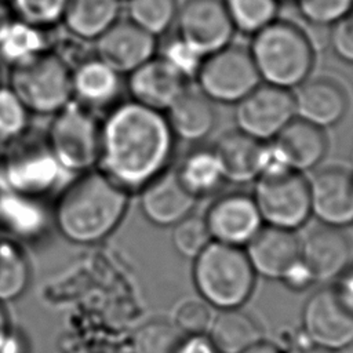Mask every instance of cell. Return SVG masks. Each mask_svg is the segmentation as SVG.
I'll use <instances>...</instances> for the list:
<instances>
[{
	"label": "cell",
	"instance_id": "obj_1",
	"mask_svg": "<svg viewBox=\"0 0 353 353\" xmlns=\"http://www.w3.org/2000/svg\"><path fill=\"white\" fill-rule=\"evenodd\" d=\"M175 135L167 117L135 101L117 103L101 123L99 170L128 193L168 170Z\"/></svg>",
	"mask_w": 353,
	"mask_h": 353
},
{
	"label": "cell",
	"instance_id": "obj_2",
	"mask_svg": "<svg viewBox=\"0 0 353 353\" xmlns=\"http://www.w3.org/2000/svg\"><path fill=\"white\" fill-rule=\"evenodd\" d=\"M128 196L101 170H91L63 188L52 221L66 240L94 244L119 228L128 208Z\"/></svg>",
	"mask_w": 353,
	"mask_h": 353
},
{
	"label": "cell",
	"instance_id": "obj_3",
	"mask_svg": "<svg viewBox=\"0 0 353 353\" xmlns=\"http://www.w3.org/2000/svg\"><path fill=\"white\" fill-rule=\"evenodd\" d=\"M250 52L262 83L292 90L309 79L314 46L303 29L276 19L255 34Z\"/></svg>",
	"mask_w": 353,
	"mask_h": 353
},
{
	"label": "cell",
	"instance_id": "obj_4",
	"mask_svg": "<svg viewBox=\"0 0 353 353\" xmlns=\"http://www.w3.org/2000/svg\"><path fill=\"white\" fill-rule=\"evenodd\" d=\"M193 261L194 285L208 303L236 309L247 301L256 273L243 248L212 240Z\"/></svg>",
	"mask_w": 353,
	"mask_h": 353
},
{
	"label": "cell",
	"instance_id": "obj_5",
	"mask_svg": "<svg viewBox=\"0 0 353 353\" xmlns=\"http://www.w3.org/2000/svg\"><path fill=\"white\" fill-rule=\"evenodd\" d=\"M8 87L30 113L43 116L55 114L73 99L72 69L51 51L12 66Z\"/></svg>",
	"mask_w": 353,
	"mask_h": 353
},
{
	"label": "cell",
	"instance_id": "obj_6",
	"mask_svg": "<svg viewBox=\"0 0 353 353\" xmlns=\"http://www.w3.org/2000/svg\"><path fill=\"white\" fill-rule=\"evenodd\" d=\"M52 116L46 142L59 164L68 172L94 170L101 150V123L94 110L72 99Z\"/></svg>",
	"mask_w": 353,
	"mask_h": 353
},
{
	"label": "cell",
	"instance_id": "obj_7",
	"mask_svg": "<svg viewBox=\"0 0 353 353\" xmlns=\"http://www.w3.org/2000/svg\"><path fill=\"white\" fill-rule=\"evenodd\" d=\"M196 80L212 102L234 105L262 83L250 50L236 44L207 55Z\"/></svg>",
	"mask_w": 353,
	"mask_h": 353
},
{
	"label": "cell",
	"instance_id": "obj_8",
	"mask_svg": "<svg viewBox=\"0 0 353 353\" xmlns=\"http://www.w3.org/2000/svg\"><path fill=\"white\" fill-rule=\"evenodd\" d=\"M251 194L265 225L295 232L312 215L309 179L302 172L256 178Z\"/></svg>",
	"mask_w": 353,
	"mask_h": 353
},
{
	"label": "cell",
	"instance_id": "obj_9",
	"mask_svg": "<svg viewBox=\"0 0 353 353\" xmlns=\"http://www.w3.org/2000/svg\"><path fill=\"white\" fill-rule=\"evenodd\" d=\"M22 139L14 143L3 164L6 179L14 192L44 200L61 188L68 171L59 164L46 139Z\"/></svg>",
	"mask_w": 353,
	"mask_h": 353
},
{
	"label": "cell",
	"instance_id": "obj_10",
	"mask_svg": "<svg viewBox=\"0 0 353 353\" xmlns=\"http://www.w3.org/2000/svg\"><path fill=\"white\" fill-rule=\"evenodd\" d=\"M292 119V91L268 83H261L236 103L237 130L261 142L274 139Z\"/></svg>",
	"mask_w": 353,
	"mask_h": 353
},
{
	"label": "cell",
	"instance_id": "obj_11",
	"mask_svg": "<svg viewBox=\"0 0 353 353\" xmlns=\"http://www.w3.org/2000/svg\"><path fill=\"white\" fill-rule=\"evenodd\" d=\"M303 324L307 338L331 350L353 342V303L336 287H324L305 305Z\"/></svg>",
	"mask_w": 353,
	"mask_h": 353
},
{
	"label": "cell",
	"instance_id": "obj_12",
	"mask_svg": "<svg viewBox=\"0 0 353 353\" xmlns=\"http://www.w3.org/2000/svg\"><path fill=\"white\" fill-rule=\"evenodd\" d=\"M175 22L178 36L205 57L230 44L234 33L223 0H185Z\"/></svg>",
	"mask_w": 353,
	"mask_h": 353
},
{
	"label": "cell",
	"instance_id": "obj_13",
	"mask_svg": "<svg viewBox=\"0 0 353 353\" xmlns=\"http://www.w3.org/2000/svg\"><path fill=\"white\" fill-rule=\"evenodd\" d=\"M204 221L211 239L243 248L265 225L252 194L232 192L219 196L207 210Z\"/></svg>",
	"mask_w": 353,
	"mask_h": 353
},
{
	"label": "cell",
	"instance_id": "obj_14",
	"mask_svg": "<svg viewBox=\"0 0 353 353\" xmlns=\"http://www.w3.org/2000/svg\"><path fill=\"white\" fill-rule=\"evenodd\" d=\"M312 214L321 225L343 229L353 225V172L332 165L309 179Z\"/></svg>",
	"mask_w": 353,
	"mask_h": 353
},
{
	"label": "cell",
	"instance_id": "obj_15",
	"mask_svg": "<svg viewBox=\"0 0 353 353\" xmlns=\"http://www.w3.org/2000/svg\"><path fill=\"white\" fill-rule=\"evenodd\" d=\"M97 58L119 74H130L153 58L156 37L134 22L117 21L97 39Z\"/></svg>",
	"mask_w": 353,
	"mask_h": 353
},
{
	"label": "cell",
	"instance_id": "obj_16",
	"mask_svg": "<svg viewBox=\"0 0 353 353\" xmlns=\"http://www.w3.org/2000/svg\"><path fill=\"white\" fill-rule=\"evenodd\" d=\"M141 210L157 226H174L192 214L197 199L188 192L175 170H165L141 190Z\"/></svg>",
	"mask_w": 353,
	"mask_h": 353
},
{
	"label": "cell",
	"instance_id": "obj_17",
	"mask_svg": "<svg viewBox=\"0 0 353 353\" xmlns=\"http://www.w3.org/2000/svg\"><path fill=\"white\" fill-rule=\"evenodd\" d=\"M295 117L325 130L339 123L347 110L343 87L330 77L307 79L295 88Z\"/></svg>",
	"mask_w": 353,
	"mask_h": 353
},
{
	"label": "cell",
	"instance_id": "obj_18",
	"mask_svg": "<svg viewBox=\"0 0 353 353\" xmlns=\"http://www.w3.org/2000/svg\"><path fill=\"white\" fill-rule=\"evenodd\" d=\"M128 76L132 101L159 112L167 110L188 88L186 80L161 57L150 58Z\"/></svg>",
	"mask_w": 353,
	"mask_h": 353
},
{
	"label": "cell",
	"instance_id": "obj_19",
	"mask_svg": "<svg viewBox=\"0 0 353 353\" xmlns=\"http://www.w3.org/2000/svg\"><path fill=\"white\" fill-rule=\"evenodd\" d=\"M301 256L316 281H327L341 276L349 268L352 248L342 229L321 225L301 241Z\"/></svg>",
	"mask_w": 353,
	"mask_h": 353
},
{
	"label": "cell",
	"instance_id": "obj_20",
	"mask_svg": "<svg viewBox=\"0 0 353 353\" xmlns=\"http://www.w3.org/2000/svg\"><path fill=\"white\" fill-rule=\"evenodd\" d=\"M245 248L255 273L268 279H281L301 256V240L295 232L269 225H263Z\"/></svg>",
	"mask_w": 353,
	"mask_h": 353
},
{
	"label": "cell",
	"instance_id": "obj_21",
	"mask_svg": "<svg viewBox=\"0 0 353 353\" xmlns=\"http://www.w3.org/2000/svg\"><path fill=\"white\" fill-rule=\"evenodd\" d=\"M120 88V74L97 57L79 62L72 70L73 101L91 110L113 105Z\"/></svg>",
	"mask_w": 353,
	"mask_h": 353
},
{
	"label": "cell",
	"instance_id": "obj_22",
	"mask_svg": "<svg viewBox=\"0 0 353 353\" xmlns=\"http://www.w3.org/2000/svg\"><path fill=\"white\" fill-rule=\"evenodd\" d=\"M50 226L43 200L28 197L12 189L0 203V230L18 243L41 239Z\"/></svg>",
	"mask_w": 353,
	"mask_h": 353
},
{
	"label": "cell",
	"instance_id": "obj_23",
	"mask_svg": "<svg viewBox=\"0 0 353 353\" xmlns=\"http://www.w3.org/2000/svg\"><path fill=\"white\" fill-rule=\"evenodd\" d=\"M167 121L175 138L199 142L215 127L216 113L212 101L201 91L186 88L165 110Z\"/></svg>",
	"mask_w": 353,
	"mask_h": 353
},
{
	"label": "cell",
	"instance_id": "obj_24",
	"mask_svg": "<svg viewBox=\"0 0 353 353\" xmlns=\"http://www.w3.org/2000/svg\"><path fill=\"white\" fill-rule=\"evenodd\" d=\"M274 141L284 152L291 168L302 174L317 167L328 149L324 130L298 117L292 119Z\"/></svg>",
	"mask_w": 353,
	"mask_h": 353
},
{
	"label": "cell",
	"instance_id": "obj_25",
	"mask_svg": "<svg viewBox=\"0 0 353 353\" xmlns=\"http://www.w3.org/2000/svg\"><path fill=\"white\" fill-rule=\"evenodd\" d=\"M261 141L240 130L222 134L212 146L223 170L226 182L247 183L258 178Z\"/></svg>",
	"mask_w": 353,
	"mask_h": 353
},
{
	"label": "cell",
	"instance_id": "obj_26",
	"mask_svg": "<svg viewBox=\"0 0 353 353\" xmlns=\"http://www.w3.org/2000/svg\"><path fill=\"white\" fill-rule=\"evenodd\" d=\"M121 0H68L62 22L72 36L97 40L119 21Z\"/></svg>",
	"mask_w": 353,
	"mask_h": 353
},
{
	"label": "cell",
	"instance_id": "obj_27",
	"mask_svg": "<svg viewBox=\"0 0 353 353\" xmlns=\"http://www.w3.org/2000/svg\"><path fill=\"white\" fill-rule=\"evenodd\" d=\"M179 181L196 199L218 192L226 182L214 148L190 150L175 170Z\"/></svg>",
	"mask_w": 353,
	"mask_h": 353
},
{
	"label": "cell",
	"instance_id": "obj_28",
	"mask_svg": "<svg viewBox=\"0 0 353 353\" xmlns=\"http://www.w3.org/2000/svg\"><path fill=\"white\" fill-rule=\"evenodd\" d=\"M259 338L256 323L237 309H225L210 327V339L222 353H241Z\"/></svg>",
	"mask_w": 353,
	"mask_h": 353
},
{
	"label": "cell",
	"instance_id": "obj_29",
	"mask_svg": "<svg viewBox=\"0 0 353 353\" xmlns=\"http://www.w3.org/2000/svg\"><path fill=\"white\" fill-rule=\"evenodd\" d=\"M46 32L12 18L0 40V58L12 68L48 51Z\"/></svg>",
	"mask_w": 353,
	"mask_h": 353
},
{
	"label": "cell",
	"instance_id": "obj_30",
	"mask_svg": "<svg viewBox=\"0 0 353 353\" xmlns=\"http://www.w3.org/2000/svg\"><path fill=\"white\" fill-rule=\"evenodd\" d=\"M30 269L19 243L0 237V302L19 296L29 283Z\"/></svg>",
	"mask_w": 353,
	"mask_h": 353
},
{
	"label": "cell",
	"instance_id": "obj_31",
	"mask_svg": "<svg viewBox=\"0 0 353 353\" xmlns=\"http://www.w3.org/2000/svg\"><path fill=\"white\" fill-rule=\"evenodd\" d=\"M178 10V0H127L130 21L154 37L172 26Z\"/></svg>",
	"mask_w": 353,
	"mask_h": 353
},
{
	"label": "cell",
	"instance_id": "obj_32",
	"mask_svg": "<svg viewBox=\"0 0 353 353\" xmlns=\"http://www.w3.org/2000/svg\"><path fill=\"white\" fill-rule=\"evenodd\" d=\"M234 30L255 34L277 19L280 0H223Z\"/></svg>",
	"mask_w": 353,
	"mask_h": 353
},
{
	"label": "cell",
	"instance_id": "obj_33",
	"mask_svg": "<svg viewBox=\"0 0 353 353\" xmlns=\"http://www.w3.org/2000/svg\"><path fill=\"white\" fill-rule=\"evenodd\" d=\"M185 334L175 321L150 320L134 335V353H179Z\"/></svg>",
	"mask_w": 353,
	"mask_h": 353
},
{
	"label": "cell",
	"instance_id": "obj_34",
	"mask_svg": "<svg viewBox=\"0 0 353 353\" xmlns=\"http://www.w3.org/2000/svg\"><path fill=\"white\" fill-rule=\"evenodd\" d=\"M30 112L10 87H0V145H14L29 128Z\"/></svg>",
	"mask_w": 353,
	"mask_h": 353
},
{
	"label": "cell",
	"instance_id": "obj_35",
	"mask_svg": "<svg viewBox=\"0 0 353 353\" xmlns=\"http://www.w3.org/2000/svg\"><path fill=\"white\" fill-rule=\"evenodd\" d=\"M68 0H8L15 19L43 30L62 22Z\"/></svg>",
	"mask_w": 353,
	"mask_h": 353
},
{
	"label": "cell",
	"instance_id": "obj_36",
	"mask_svg": "<svg viewBox=\"0 0 353 353\" xmlns=\"http://www.w3.org/2000/svg\"><path fill=\"white\" fill-rule=\"evenodd\" d=\"M172 228L171 240L182 256L194 259L212 241L204 216L190 214Z\"/></svg>",
	"mask_w": 353,
	"mask_h": 353
},
{
	"label": "cell",
	"instance_id": "obj_37",
	"mask_svg": "<svg viewBox=\"0 0 353 353\" xmlns=\"http://www.w3.org/2000/svg\"><path fill=\"white\" fill-rule=\"evenodd\" d=\"M302 18L320 28L332 26L353 11V0H295Z\"/></svg>",
	"mask_w": 353,
	"mask_h": 353
},
{
	"label": "cell",
	"instance_id": "obj_38",
	"mask_svg": "<svg viewBox=\"0 0 353 353\" xmlns=\"http://www.w3.org/2000/svg\"><path fill=\"white\" fill-rule=\"evenodd\" d=\"M161 58L188 81L196 79L205 55L178 36L164 46Z\"/></svg>",
	"mask_w": 353,
	"mask_h": 353
},
{
	"label": "cell",
	"instance_id": "obj_39",
	"mask_svg": "<svg viewBox=\"0 0 353 353\" xmlns=\"http://www.w3.org/2000/svg\"><path fill=\"white\" fill-rule=\"evenodd\" d=\"M174 321L183 334L203 335L211 327V310L201 301H185L176 309Z\"/></svg>",
	"mask_w": 353,
	"mask_h": 353
},
{
	"label": "cell",
	"instance_id": "obj_40",
	"mask_svg": "<svg viewBox=\"0 0 353 353\" xmlns=\"http://www.w3.org/2000/svg\"><path fill=\"white\" fill-rule=\"evenodd\" d=\"M330 46L338 58L353 63V11L331 26Z\"/></svg>",
	"mask_w": 353,
	"mask_h": 353
},
{
	"label": "cell",
	"instance_id": "obj_41",
	"mask_svg": "<svg viewBox=\"0 0 353 353\" xmlns=\"http://www.w3.org/2000/svg\"><path fill=\"white\" fill-rule=\"evenodd\" d=\"M283 283L290 287L291 290H305L307 288L313 281H316L310 268L306 265V262L299 256L281 276Z\"/></svg>",
	"mask_w": 353,
	"mask_h": 353
},
{
	"label": "cell",
	"instance_id": "obj_42",
	"mask_svg": "<svg viewBox=\"0 0 353 353\" xmlns=\"http://www.w3.org/2000/svg\"><path fill=\"white\" fill-rule=\"evenodd\" d=\"M179 353H219V350L214 346L210 338H204L203 335H190V338H185Z\"/></svg>",
	"mask_w": 353,
	"mask_h": 353
},
{
	"label": "cell",
	"instance_id": "obj_43",
	"mask_svg": "<svg viewBox=\"0 0 353 353\" xmlns=\"http://www.w3.org/2000/svg\"><path fill=\"white\" fill-rule=\"evenodd\" d=\"M336 287L353 303V268H347L341 274V280H339V284Z\"/></svg>",
	"mask_w": 353,
	"mask_h": 353
},
{
	"label": "cell",
	"instance_id": "obj_44",
	"mask_svg": "<svg viewBox=\"0 0 353 353\" xmlns=\"http://www.w3.org/2000/svg\"><path fill=\"white\" fill-rule=\"evenodd\" d=\"M12 18L14 17H12V14L10 11V7L6 6V3L0 0V40H1L3 34H4V32L7 30L8 25L11 23Z\"/></svg>",
	"mask_w": 353,
	"mask_h": 353
},
{
	"label": "cell",
	"instance_id": "obj_45",
	"mask_svg": "<svg viewBox=\"0 0 353 353\" xmlns=\"http://www.w3.org/2000/svg\"><path fill=\"white\" fill-rule=\"evenodd\" d=\"M241 353H281L280 349H277L274 345L268 343V342H256L252 346H250L248 349H245Z\"/></svg>",
	"mask_w": 353,
	"mask_h": 353
},
{
	"label": "cell",
	"instance_id": "obj_46",
	"mask_svg": "<svg viewBox=\"0 0 353 353\" xmlns=\"http://www.w3.org/2000/svg\"><path fill=\"white\" fill-rule=\"evenodd\" d=\"M8 320H7V314L6 310L0 302V347L3 346V343L6 342V339L8 338Z\"/></svg>",
	"mask_w": 353,
	"mask_h": 353
},
{
	"label": "cell",
	"instance_id": "obj_47",
	"mask_svg": "<svg viewBox=\"0 0 353 353\" xmlns=\"http://www.w3.org/2000/svg\"><path fill=\"white\" fill-rule=\"evenodd\" d=\"M11 190L7 179H6V175H4V171H3V167H0V203L1 200L4 199V196Z\"/></svg>",
	"mask_w": 353,
	"mask_h": 353
},
{
	"label": "cell",
	"instance_id": "obj_48",
	"mask_svg": "<svg viewBox=\"0 0 353 353\" xmlns=\"http://www.w3.org/2000/svg\"><path fill=\"white\" fill-rule=\"evenodd\" d=\"M303 353H335V352H334V350H331V349H327V347L316 346V347H310V349H306Z\"/></svg>",
	"mask_w": 353,
	"mask_h": 353
},
{
	"label": "cell",
	"instance_id": "obj_49",
	"mask_svg": "<svg viewBox=\"0 0 353 353\" xmlns=\"http://www.w3.org/2000/svg\"><path fill=\"white\" fill-rule=\"evenodd\" d=\"M350 159H352V163H353V146H352V150H350Z\"/></svg>",
	"mask_w": 353,
	"mask_h": 353
},
{
	"label": "cell",
	"instance_id": "obj_50",
	"mask_svg": "<svg viewBox=\"0 0 353 353\" xmlns=\"http://www.w3.org/2000/svg\"><path fill=\"white\" fill-rule=\"evenodd\" d=\"M0 87H1V72H0Z\"/></svg>",
	"mask_w": 353,
	"mask_h": 353
},
{
	"label": "cell",
	"instance_id": "obj_51",
	"mask_svg": "<svg viewBox=\"0 0 353 353\" xmlns=\"http://www.w3.org/2000/svg\"><path fill=\"white\" fill-rule=\"evenodd\" d=\"M1 1H4V0H1Z\"/></svg>",
	"mask_w": 353,
	"mask_h": 353
}]
</instances>
